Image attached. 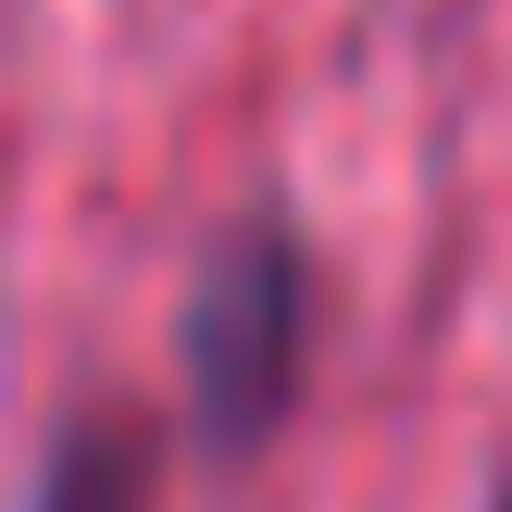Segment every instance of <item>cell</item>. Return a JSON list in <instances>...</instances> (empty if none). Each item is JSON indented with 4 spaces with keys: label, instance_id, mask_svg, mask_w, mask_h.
I'll list each match as a JSON object with an SVG mask.
<instances>
[{
    "label": "cell",
    "instance_id": "1",
    "mask_svg": "<svg viewBox=\"0 0 512 512\" xmlns=\"http://www.w3.org/2000/svg\"><path fill=\"white\" fill-rule=\"evenodd\" d=\"M300 350H313V250H300L288 200H238L175 300V413H188L200 463H250L288 425Z\"/></svg>",
    "mask_w": 512,
    "mask_h": 512
},
{
    "label": "cell",
    "instance_id": "2",
    "mask_svg": "<svg viewBox=\"0 0 512 512\" xmlns=\"http://www.w3.org/2000/svg\"><path fill=\"white\" fill-rule=\"evenodd\" d=\"M150 475H163V438H150V413H125V400H88V413H63V438H50L38 500H25V512H150Z\"/></svg>",
    "mask_w": 512,
    "mask_h": 512
},
{
    "label": "cell",
    "instance_id": "3",
    "mask_svg": "<svg viewBox=\"0 0 512 512\" xmlns=\"http://www.w3.org/2000/svg\"><path fill=\"white\" fill-rule=\"evenodd\" d=\"M500 512H512V488H500Z\"/></svg>",
    "mask_w": 512,
    "mask_h": 512
}]
</instances>
